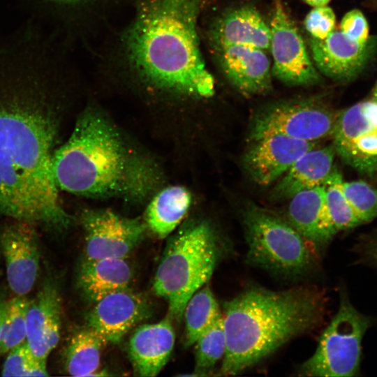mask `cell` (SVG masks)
Returning <instances> with one entry per match:
<instances>
[{
  "label": "cell",
  "mask_w": 377,
  "mask_h": 377,
  "mask_svg": "<svg viewBox=\"0 0 377 377\" xmlns=\"http://www.w3.org/2000/svg\"><path fill=\"white\" fill-rule=\"evenodd\" d=\"M68 50L32 24L0 33V213L58 231L71 222L52 171L55 103L75 69Z\"/></svg>",
  "instance_id": "cell-1"
},
{
  "label": "cell",
  "mask_w": 377,
  "mask_h": 377,
  "mask_svg": "<svg viewBox=\"0 0 377 377\" xmlns=\"http://www.w3.org/2000/svg\"><path fill=\"white\" fill-rule=\"evenodd\" d=\"M211 0H133L130 19L102 53L101 70L145 89L208 98L215 81L201 51L199 20Z\"/></svg>",
  "instance_id": "cell-2"
},
{
  "label": "cell",
  "mask_w": 377,
  "mask_h": 377,
  "mask_svg": "<svg viewBox=\"0 0 377 377\" xmlns=\"http://www.w3.org/2000/svg\"><path fill=\"white\" fill-rule=\"evenodd\" d=\"M223 308L226 350L217 375L234 376L316 327L323 316L324 297L307 286L280 291L251 287Z\"/></svg>",
  "instance_id": "cell-3"
},
{
  "label": "cell",
  "mask_w": 377,
  "mask_h": 377,
  "mask_svg": "<svg viewBox=\"0 0 377 377\" xmlns=\"http://www.w3.org/2000/svg\"><path fill=\"white\" fill-rule=\"evenodd\" d=\"M52 171L59 190L96 198H140L151 189L156 176L117 128L89 108L80 115L67 141L54 151Z\"/></svg>",
  "instance_id": "cell-4"
},
{
  "label": "cell",
  "mask_w": 377,
  "mask_h": 377,
  "mask_svg": "<svg viewBox=\"0 0 377 377\" xmlns=\"http://www.w3.org/2000/svg\"><path fill=\"white\" fill-rule=\"evenodd\" d=\"M221 255L212 226L200 222L180 231L168 242L157 267L153 289L180 321L191 296L212 276Z\"/></svg>",
  "instance_id": "cell-5"
},
{
  "label": "cell",
  "mask_w": 377,
  "mask_h": 377,
  "mask_svg": "<svg viewBox=\"0 0 377 377\" xmlns=\"http://www.w3.org/2000/svg\"><path fill=\"white\" fill-rule=\"evenodd\" d=\"M243 218L251 265L290 276L311 267L312 249L291 224L255 206L247 208Z\"/></svg>",
  "instance_id": "cell-6"
},
{
  "label": "cell",
  "mask_w": 377,
  "mask_h": 377,
  "mask_svg": "<svg viewBox=\"0 0 377 377\" xmlns=\"http://www.w3.org/2000/svg\"><path fill=\"white\" fill-rule=\"evenodd\" d=\"M343 297L339 309L322 334L313 354L299 367L302 376L348 377L358 372L363 337L370 325Z\"/></svg>",
  "instance_id": "cell-7"
},
{
  "label": "cell",
  "mask_w": 377,
  "mask_h": 377,
  "mask_svg": "<svg viewBox=\"0 0 377 377\" xmlns=\"http://www.w3.org/2000/svg\"><path fill=\"white\" fill-rule=\"evenodd\" d=\"M337 114L315 98L274 103L260 110L252 121L250 140L281 135L315 142L331 135Z\"/></svg>",
  "instance_id": "cell-8"
},
{
  "label": "cell",
  "mask_w": 377,
  "mask_h": 377,
  "mask_svg": "<svg viewBox=\"0 0 377 377\" xmlns=\"http://www.w3.org/2000/svg\"><path fill=\"white\" fill-rule=\"evenodd\" d=\"M335 154L369 176L377 173V103H356L337 114L332 131Z\"/></svg>",
  "instance_id": "cell-9"
},
{
  "label": "cell",
  "mask_w": 377,
  "mask_h": 377,
  "mask_svg": "<svg viewBox=\"0 0 377 377\" xmlns=\"http://www.w3.org/2000/svg\"><path fill=\"white\" fill-rule=\"evenodd\" d=\"M85 258H127L142 240L147 225L108 209L82 212Z\"/></svg>",
  "instance_id": "cell-10"
},
{
  "label": "cell",
  "mask_w": 377,
  "mask_h": 377,
  "mask_svg": "<svg viewBox=\"0 0 377 377\" xmlns=\"http://www.w3.org/2000/svg\"><path fill=\"white\" fill-rule=\"evenodd\" d=\"M269 49L273 58L272 74L291 86H308L320 81L304 42L283 5L277 1L269 25Z\"/></svg>",
  "instance_id": "cell-11"
},
{
  "label": "cell",
  "mask_w": 377,
  "mask_h": 377,
  "mask_svg": "<svg viewBox=\"0 0 377 377\" xmlns=\"http://www.w3.org/2000/svg\"><path fill=\"white\" fill-rule=\"evenodd\" d=\"M31 18L69 42L101 22L121 0H21Z\"/></svg>",
  "instance_id": "cell-12"
},
{
  "label": "cell",
  "mask_w": 377,
  "mask_h": 377,
  "mask_svg": "<svg viewBox=\"0 0 377 377\" xmlns=\"http://www.w3.org/2000/svg\"><path fill=\"white\" fill-rule=\"evenodd\" d=\"M34 226L14 220L0 234L8 284L16 295L29 293L38 278L40 254Z\"/></svg>",
  "instance_id": "cell-13"
},
{
  "label": "cell",
  "mask_w": 377,
  "mask_h": 377,
  "mask_svg": "<svg viewBox=\"0 0 377 377\" xmlns=\"http://www.w3.org/2000/svg\"><path fill=\"white\" fill-rule=\"evenodd\" d=\"M243 165L253 182L268 186L286 173L305 152L316 147L314 142L281 135H271L252 141Z\"/></svg>",
  "instance_id": "cell-14"
},
{
  "label": "cell",
  "mask_w": 377,
  "mask_h": 377,
  "mask_svg": "<svg viewBox=\"0 0 377 377\" xmlns=\"http://www.w3.org/2000/svg\"><path fill=\"white\" fill-rule=\"evenodd\" d=\"M149 312V304L142 295L128 288L119 290L95 302L88 315V327L107 343H117Z\"/></svg>",
  "instance_id": "cell-15"
},
{
  "label": "cell",
  "mask_w": 377,
  "mask_h": 377,
  "mask_svg": "<svg viewBox=\"0 0 377 377\" xmlns=\"http://www.w3.org/2000/svg\"><path fill=\"white\" fill-rule=\"evenodd\" d=\"M229 82L246 96L263 94L272 88V70L265 50L232 45L212 50Z\"/></svg>",
  "instance_id": "cell-16"
},
{
  "label": "cell",
  "mask_w": 377,
  "mask_h": 377,
  "mask_svg": "<svg viewBox=\"0 0 377 377\" xmlns=\"http://www.w3.org/2000/svg\"><path fill=\"white\" fill-rule=\"evenodd\" d=\"M206 38L212 50L232 45L267 50L271 31L256 8L243 5L216 17L206 31Z\"/></svg>",
  "instance_id": "cell-17"
},
{
  "label": "cell",
  "mask_w": 377,
  "mask_h": 377,
  "mask_svg": "<svg viewBox=\"0 0 377 377\" xmlns=\"http://www.w3.org/2000/svg\"><path fill=\"white\" fill-rule=\"evenodd\" d=\"M309 47L316 68L327 77L340 82L357 77L371 53L369 42L360 44L340 30H334L324 39L312 38Z\"/></svg>",
  "instance_id": "cell-18"
},
{
  "label": "cell",
  "mask_w": 377,
  "mask_h": 377,
  "mask_svg": "<svg viewBox=\"0 0 377 377\" xmlns=\"http://www.w3.org/2000/svg\"><path fill=\"white\" fill-rule=\"evenodd\" d=\"M61 298L52 280H46L29 301L26 315V342L38 359L47 360L58 344L61 328Z\"/></svg>",
  "instance_id": "cell-19"
},
{
  "label": "cell",
  "mask_w": 377,
  "mask_h": 377,
  "mask_svg": "<svg viewBox=\"0 0 377 377\" xmlns=\"http://www.w3.org/2000/svg\"><path fill=\"white\" fill-rule=\"evenodd\" d=\"M175 333L170 316L135 329L128 343L135 371L141 376H155L164 367L173 350Z\"/></svg>",
  "instance_id": "cell-20"
},
{
  "label": "cell",
  "mask_w": 377,
  "mask_h": 377,
  "mask_svg": "<svg viewBox=\"0 0 377 377\" xmlns=\"http://www.w3.org/2000/svg\"><path fill=\"white\" fill-rule=\"evenodd\" d=\"M288 217L290 224L314 247L327 243L337 234L329 219L323 185L294 195Z\"/></svg>",
  "instance_id": "cell-21"
},
{
  "label": "cell",
  "mask_w": 377,
  "mask_h": 377,
  "mask_svg": "<svg viewBox=\"0 0 377 377\" xmlns=\"http://www.w3.org/2000/svg\"><path fill=\"white\" fill-rule=\"evenodd\" d=\"M334 154L332 145L305 152L275 186L272 198H291L298 192L323 185L334 168Z\"/></svg>",
  "instance_id": "cell-22"
},
{
  "label": "cell",
  "mask_w": 377,
  "mask_h": 377,
  "mask_svg": "<svg viewBox=\"0 0 377 377\" xmlns=\"http://www.w3.org/2000/svg\"><path fill=\"white\" fill-rule=\"evenodd\" d=\"M133 270L126 258H100L82 262L78 285L88 299L96 302L112 292L128 288Z\"/></svg>",
  "instance_id": "cell-23"
},
{
  "label": "cell",
  "mask_w": 377,
  "mask_h": 377,
  "mask_svg": "<svg viewBox=\"0 0 377 377\" xmlns=\"http://www.w3.org/2000/svg\"><path fill=\"white\" fill-rule=\"evenodd\" d=\"M191 202V193L186 188L172 186L163 188L146 209L147 226L158 237H167L182 221Z\"/></svg>",
  "instance_id": "cell-24"
},
{
  "label": "cell",
  "mask_w": 377,
  "mask_h": 377,
  "mask_svg": "<svg viewBox=\"0 0 377 377\" xmlns=\"http://www.w3.org/2000/svg\"><path fill=\"white\" fill-rule=\"evenodd\" d=\"M106 343L89 327L77 331L71 338L66 350V372L73 376H96L102 350Z\"/></svg>",
  "instance_id": "cell-25"
},
{
  "label": "cell",
  "mask_w": 377,
  "mask_h": 377,
  "mask_svg": "<svg viewBox=\"0 0 377 377\" xmlns=\"http://www.w3.org/2000/svg\"><path fill=\"white\" fill-rule=\"evenodd\" d=\"M221 316L219 304L209 286L196 291L187 302L183 313L186 344H194Z\"/></svg>",
  "instance_id": "cell-26"
},
{
  "label": "cell",
  "mask_w": 377,
  "mask_h": 377,
  "mask_svg": "<svg viewBox=\"0 0 377 377\" xmlns=\"http://www.w3.org/2000/svg\"><path fill=\"white\" fill-rule=\"evenodd\" d=\"M341 172L334 166L323 184L329 219L336 233L362 223L346 197Z\"/></svg>",
  "instance_id": "cell-27"
},
{
  "label": "cell",
  "mask_w": 377,
  "mask_h": 377,
  "mask_svg": "<svg viewBox=\"0 0 377 377\" xmlns=\"http://www.w3.org/2000/svg\"><path fill=\"white\" fill-rule=\"evenodd\" d=\"M195 372L196 375L209 374L223 359L226 350V339L222 316L195 341Z\"/></svg>",
  "instance_id": "cell-28"
},
{
  "label": "cell",
  "mask_w": 377,
  "mask_h": 377,
  "mask_svg": "<svg viewBox=\"0 0 377 377\" xmlns=\"http://www.w3.org/2000/svg\"><path fill=\"white\" fill-rule=\"evenodd\" d=\"M29 303L26 295H15L8 300L0 335V356L26 341Z\"/></svg>",
  "instance_id": "cell-29"
},
{
  "label": "cell",
  "mask_w": 377,
  "mask_h": 377,
  "mask_svg": "<svg viewBox=\"0 0 377 377\" xmlns=\"http://www.w3.org/2000/svg\"><path fill=\"white\" fill-rule=\"evenodd\" d=\"M47 360L37 358L27 342L11 349L3 364V376H47Z\"/></svg>",
  "instance_id": "cell-30"
},
{
  "label": "cell",
  "mask_w": 377,
  "mask_h": 377,
  "mask_svg": "<svg viewBox=\"0 0 377 377\" xmlns=\"http://www.w3.org/2000/svg\"><path fill=\"white\" fill-rule=\"evenodd\" d=\"M343 191L362 223L377 218V188L362 180L343 182Z\"/></svg>",
  "instance_id": "cell-31"
},
{
  "label": "cell",
  "mask_w": 377,
  "mask_h": 377,
  "mask_svg": "<svg viewBox=\"0 0 377 377\" xmlns=\"http://www.w3.org/2000/svg\"><path fill=\"white\" fill-rule=\"evenodd\" d=\"M335 25V13L327 6L313 8L304 19L305 29L316 39L325 38L334 30Z\"/></svg>",
  "instance_id": "cell-32"
},
{
  "label": "cell",
  "mask_w": 377,
  "mask_h": 377,
  "mask_svg": "<svg viewBox=\"0 0 377 377\" xmlns=\"http://www.w3.org/2000/svg\"><path fill=\"white\" fill-rule=\"evenodd\" d=\"M340 31L360 44L369 42V24L364 15L358 9H353L344 15L340 23Z\"/></svg>",
  "instance_id": "cell-33"
},
{
  "label": "cell",
  "mask_w": 377,
  "mask_h": 377,
  "mask_svg": "<svg viewBox=\"0 0 377 377\" xmlns=\"http://www.w3.org/2000/svg\"><path fill=\"white\" fill-rule=\"evenodd\" d=\"M8 300L6 296V293L3 291H0V335L3 322L6 315Z\"/></svg>",
  "instance_id": "cell-34"
},
{
  "label": "cell",
  "mask_w": 377,
  "mask_h": 377,
  "mask_svg": "<svg viewBox=\"0 0 377 377\" xmlns=\"http://www.w3.org/2000/svg\"><path fill=\"white\" fill-rule=\"evenodd\" d=\"M303 1L306 3H307L308 5L313 8L327 6L328 3L330 1V0H303Z\"/></svg>",
  "instance_id": "cell-35"
},
{
  "label": "cell",
  "mask_w": 377,
  "mask_h": 377,
  "mask_svg": "<svg viewBox=\"0 0 377 377\" xmlns=\"http://www.w3.org/2000/svg\"><path fill=\"white\" fill-rule=\"evenodd\" d=\"M371 100L377 103V81L375 84Z\"/></svg>",
  "instance_id": "cell-36"
},
{
  "label": "cell",
  "mask_w": 377,
  "mask_h": 377,
  "mask_svg": "<svg viewBox=\"0 0 377 377\" xmlns=\"http://www.w3.org/2000/svg\"><path fill=\"white\" fill-rule=\"evenodd\" d=\"M376 258H377V248H376Z\"/></svg>",
  "instance_id": "cell-37"
}]
</instances>
